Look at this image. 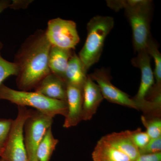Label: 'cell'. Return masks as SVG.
<instances>
[{
	"label": "cell",
	"mask_w": 161,
	"mask_h": 161,
	"mask_svg": "<svg viewBox=\"0 0 161 161\" xmlns=\"http://www.w3.org/2000/svg\"><path fill=\"white\" fill-rule=\"evenodd\" d=\"M51 44L45 30H39L23 42L15 56L17 66V86L19 91L35 89L43 78L51 73L48 56Z\"/></svg>",
	"instance_id": "1"
},
{
	"label": "cell",
	"mask_w": 161,
	"mask_h": 161,
	"mask_svg": "<svg viewBox=\"0 0 161 161\" xmlns=\"http://www.w3.org/2000/svg\"><path fill=\"white\" fill-rule=\"evenodd\" d=\"M108 6L117 10L124 9L130 22L132 33L134 49L138 52L146 49L147 43L151 38L150 21L152 2L148 0L109 1Z\"/></svg>",
	"instance_id": "2"
},
{
	"label": "cell",
	"mask_w": 161,
	"mask_h": 161,
	"mask_svg": "<svg viewBox=\"0 0 161 161\" xmlns=\"http://www.w3.org/2000/svg\"><path fill=\"white\" fill-rule=\"evenodd\" d=\"M114 25V19L108 16H96L87 24L86 40L78 55L86 72L99 61L105 40Z\"/></svg>",
	"instance_id": "3"
},
{
	"label": "cell",
	"mask_w": 161,
	"mask_h": 161,
	"mask_svg": "<svg viewBox=\"0 0 161 161\" xmlns=\"http://www.w3.org/2000/svg\"><path fill=\"white\" fill-rule=\"evenodd\" d=\"M0 100L9 101L18 106L32 107L53 118L57 115L65 117L68 113L65 102L51 99L35 92L12 89L3 84L0 86Z\"/></svg>",
	"instance_id": "4"
},
{
	"label": "cell",
	"mask_w": 161,
	"mask_h": 161,
	"mask_svg": "<svg viewBox=\"0 0 161 161\" xmlns=\"http://www.w3.org/2000/svg\"><path fill=\"white\" fill-rule=\"evenodd\" d=\"M151 57L147 49L137 52L136 57L131 60L133 66L141 71V80L137 94L132 98L138 110H141L147 117H160L161 108L152 102L147 100L149 92L154 84V78L150 64Z\"/></svg>",
	"instance_id": "5"
},
{
	"label": "cell",
	"mask_w": 161,
	"mask_h": 161,
	"mask_svg": "<svg viewBox=\"0 0 161 161\" xmlns=\"http://www.w3.org/2000/svg\"><path fill=\"white\" fill-rule=\"evenodd\" d=\"M33 111L26 107L18 106L17 116L13 120L1 158L6 161H29L24 144L23 128Z\"/></svg>",
	"instance_id": "6"
},
{
	"label": "cell",
	"mask_w": 161,
	"mask_h": 161,
	"mask_svg": "<svg viewBox=\"0 0 161 161\" xmlns=\"http://www.w3.org/2000/svg\"><path fill=\"white\" fill-rule=\"evenodd\" d=\"M53 118L37 110H33L23 128L24 144L28 161L37 158V148L47 130L52 127Z\"/></svg>",
	"instance_id": "7"
},
{
	"label": "cell",
	"mask_w": 161,
	"mask_h": 161,
	"mask_svg": "<svg viewBox=\"0 0 161 161\" xmlns=\"http://www.w3.org/2000/svg\"><path fill=\"white\" fill-rule=\"evenodd\" d=\"M45 31L52 46L64 49H75L80 41L76 23L58 18L49 20Z\"/></svg>",
	"instance_id": "8"
},
{
	"label": "cell",
	"mask_w": 161,
	"mask_h": 161,
	"mask_svg": "<svg viewBox=\"0 0 161 161\" xmlns=\"http://www.w3.org/2000/svg\"><path fill=\"white\" fill-rule=\"evenodd\" d=\"M89 75L94 81H96L103 98L108 101L138 110L132 98L112 84L109 70L103 68L95 70V71Z\"/></svg>",
	"instance_id": "9"
},
{
	"label": "cell",
	"mask_w": 161,
	"mask_h": 161,
	"mask_svg": "<svg viewBox=\"0 0 161 161\" xmlns=\"http://www.w3.org/2000/svg\"><path fill=\"white\" fill-rule=\"evenodd\" d=\"M68 113L63 126L69 128L77 125L82 120L83 88L67 85Z\"/></svg>",
	"instance_id": "10"
},
{
	"label": "cell",
	"mask_w": 161,
	"mask_h": 161,
	"mask_svg": "<svg viewBox=\"0 0 161 161\" xmlns=\"http://www.w3.org/2000/svg\"><path fill=\"white\" fill-rule=\"evenodd\" d=\"M103 98L98 84L88 75L83 86L82 120L92 119Z\"/></svg>",
	"instance_id": "11"
},
{
	"label": "cell",
	"mask_w": 161,
	"mask_h": 161,
	"mask_svg": "<svg viewBox=\"0 0 161 161\" xmlns=\"http://www.w3.org/2000/svg\"><path fill=\"white\" fill-rule=\"evenodd\" d=\"M35 92L54 100L67 102V84L59 76L51 72L35 89Z\"/></svg>",
	"instance_id": "12"
},
{
	"label": "cell",
	"mask_w": 161,
	"mask_h": 161,
	"mask_svg": "<svg viewBox=\"0 0 161 161\" xmlns=\"http://www.w3.org/2000/svg\"><path fill=\"white\" fill-rule=\"evenodd\" d=\"M103 137L112 147L129 156L132 161L140 155L138 148L131 139L130 130L113 132Z\"/></svg>",
	"instance_id": "13"
},
{
	"label": "cell",
	"mask_w": 161,
	"mask_h": 161,
	"mask_svg": "<svg viewBox=\"0 0 161 161\" xmlns=\"http://www.w3.org/2000/svg\"><path fill=\"white\" fill-rule=\"evenodd\" d=\"M73 53V50L52 46L48 56V66L51 72L64 79L69 61Z\"/></svg>",
	"instance_id": "14"
},
{
	"label": "cell",
	"mask_w": 161,
	"mask_h": 161,
	"mask_svg": "<svg viewBox=\"0 0 161 161\" xmlns=\"http://www.w3.org/2000/svg\"><path fill=\"white\" fill-rule=\"evenodd\" d=\"M93 161H132L129 156L112 147L102 137L92 153Z\"/></svg>",
	"instance_id": "15"
},
{
	"label": "cell",
	"mask_w": 161,
	"mask_h": 161,
	"mask_svg": "<svg viewBox=\"0 0 161 161\" xmlns=\"http://www.w3.org/2000/svg\"><path fill=\"white\" fill-rule=\"evenodd\" d=\"M87 75L78 55L73 53L69 61L64 79L67 85L83 88Z\"/></svg>",
	"instance_id": "16"
},
{
	"label": "cell",
	"mask_w": 161,
	"mask_h": 161,
	"mask_svg": "<svg viewBox=\"0 0 161 161\" xmlns=\"http://www.w3.org/2000/svg\"><path fill=\"white\" fill-rule=\"evenodd\" d=\"M59 141L54 137L52 127L47 131L37 148L36 156L39 161H50Z\"/></svg>",
	"instance_id": "17"
},
{
	"label": "cell",
	"mask_w": 161,
	"mask_h": 161,
	"mask_svg": "<svg viewBox=\"0 0 161 161\" xmlns=\"http://www.w3.org/2000/svg\"><path fill=\"white\" fill-rule=\"evenodd\" d=\"M146 49L150 57L153 58L155 64L153 75L155 83L152 90L156 92H161V55L157 45L152 38L147 43Z\"/></svg>",
	"instance_id": "18"
},
{
	"label": "cell",
	"mask_w": 161,
	"mask_h": 161,
	"mask_svg": "<svg viewBox=\"0 0 161 161\" xmlns=\"http://www.w3.org/2000/svg\"><path fill=\"white\" fill-rule=\"evenodd\" d=\"M141 121L147 129L146 132L150 139L158 138L161 136V117H148L142 115Z\"/></svg>",
	"instance_id": "19"
},
{
	"label": "cell",
	"mask_w": 161,
	"mask_h": 161,
	"mask_svg": "<svg viewBox=\"0 0 161 161\" xmlns=\"http://www.w3.org/2000/svg\"><path fill=\"white\" fill-rule=\"evenodd\" d=\"M18 72L16 64L14 62H9L5 60L0 53V86L8 77L12 75L17 76Z\"/></svg>",
	"instance_id": "20"
},
{
	"label": "cell",
	"mask_w": 161,
	"mask_h": 161,
	"mask_svg": "<svg viewBox=\"0 0 161 161\" xmlns=\"http://www.w3.org/2000/svg\"><path fill=\"white\" fill-rule=\"evenodd\" d=\"M13 119H0V157L3 154Z\"/></svg>",
	"instance_id": "21"
},
{
	"label": "cell",
	"mask_w": 161,
	"mask_h": 161,
	"mask_svg": "<svg viewBox=\"0 0 161 161\" xmlns=\"http://www.w3.org/2000/svg\"><path fill=\"white\" fill-rule=\"evenodd\" d=\"M130 136L132 142L139 150L143 148L150 140L147 132L142 131L141 128L130 131Z\"/></svg>",
	"instance_id": "22"
},
{
	"label": "cell",
	"mask_w": 161,
	"mask_h": 161,
	"mask_svg": "<svg viewBox=\"0 0 161 161\" xmlns=\"http://www.w3.org/2000/svg\"><path fill=\"white\" fill-rule=\"evenodd\" d=\"M140 154H152L161 152V136L150 139L149 142L142 149L139 150Z\"/></svg>",
	"instance_id": "23"
},
{
	"label": "cell",
	"mask_w": 161,
	"mask_h": 161,
	"mask_svg": "<svg viewBox=\"0 0 161 161\" xmlns=\"http://www.w3.org/2000/svg\"><path fill=\"white\" fill-rule=\"evenodd\" d=\"M133 161H161V152L152 154H140Z\"/></svg>",
	"instance_id": "24"
},
{
	"label": "cell",
	"mask_w": 161,
	"mask_h": 161,
	"mask_svg": "<svg viewBox=\"0 0 161 161\" xmlns=\"http://www.w3.org/2000/svg\"><path fill=\"white\" fill-rule=\"evenodd\" d=\"M9 8L13 9H25L30 3H31L32 1H12Z\"/></svg>",
	"instance_id": "25"
},
{
	"label": "cell",
	"mask_w": 161,
	"mask_h": 161,
	"mask_svg": "<svg viewBox=\"0 0 161 161\" xmlns=\"http://www.w3.org/2000/svg\"><path fill=\"white\" fill-rule=\"evenodd\" d=\"M11 1L9 0H0V13L7 8H9ZM3 44L0 41V51L3 47Z\"/></svg>",
	"instance_id": "26"
},
{
	"label": "cell",
	"mask_w": 161,
	"mask_h": 161,
	"mask_svg": "<svg viewBox=\"0 0 161 161\" xmlns=\"http://www.w3.org/2000/svg\"><path fill=\"white\" fill-rule=\"evenodd\" d=\"M0 161H6V160H5L3 159V158H0Z\"/></svg>",
	"instance_id": "27"
},
{
	"label": "cell",
	"mask_w": 161,
	"mask_h": 161,
	"mask_svg": "<svg viewBox=\"0 0 161 161\" xmlns=\"http://www.w3.org/2000/svg\"><path fill=\"white\" fill-rule=\"evenodd\" d=\"M32 161H39L37 159V158H35L34 160H33Z\"/></svg>",
	"instance_id": "28"
}]
</instances>
